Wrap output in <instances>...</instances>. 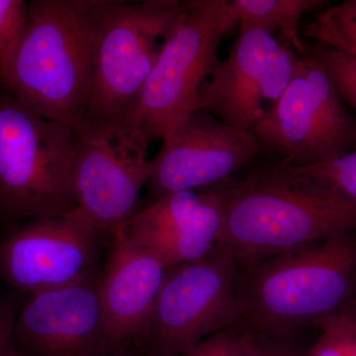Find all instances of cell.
Here are the masks:
<instances>
[{
	"instance_id": "1",
	"label": "cell",
	"mask_w": 356,
	"mask_h": 356,
	"mask_svg": "<svg viewBox=\"0 0 356 356\" xmlns=\"http://www.w3.org/2000/svg\"><path fill=\"white\" fill-rule=\"evenodd\" d=\"M212 186L224 210L218 245L238 266L356 231L355 201L280 161Z\"/></svg>"
},
{
	"instance_id": "14",
	"label": "cell",
	"mask_w": 356,
	"mask_h": 356,
	"mask_svg": "<svg viewBox=\"0 0 356 356\" xmlns=\"http://www.w3.org/2000/svg\"><path fill=\"white\" fill-rule=\"evenodd\" d=\"M168 269L131 241L123 227L114 234L99 280L108 356L139 355Z\"/></svg>"
},
{
	"instance_id": "17",
	"label": "cell",
	"mask_w": 356,
	"mask_h": 356,
	"mask_svg": "<svg viewBox=\"0 0 356 356\" xmlns=\"http://www.w3.org/2000/svg\"><path fill=\"white\" fill-rule=\"evenodd\" d=\"M301 34L315 43L356 57V0H346L318 11Z\"/></svg>"
},
{
	"instance_id": "23",
	"label": "cell",
	"mask_w": 356,
	"mask_h": 356,
	"mask_svg": "<svg viewBox=\"0 0 356 356\" xmlns=\"http://www.w3.org/2000/svg\"><path fill=\"white\" fill-rule=\"evenodd\" d=\"M254 334L252 356H305L306 350H301L298 344L295 343V337L280 339L257 332Z\"/></svg>"
},
{
	"instance_id": "9",
	"label": "cell",
	"mask_w": 356,
	"mask_h": 356,
	"mask_svg": "<svg viewBox=\"0 0 356 356\" xmlns=\"http://www.w3.org/2000/svg\"><path fill=\"white\" fill-rule=\"evenodd\" d=\"M184 11L185 2L177 0H108L83 118L135 116L147 77Z\"/></svg>"
},
{
	"instance_id": "2",
	"label": "cell",
	"mask_w": 356,
	"mask_h": 356,
	"mask_svg": "<svg viewBox=\"0 0 356 356\" xmlns=\"http://www.w3.org/2000/svg\"><path fill=\"white\" fill-rule=\"evenodd\" d=\"M238 324L292 339L356 302V231L238 266Z\"/></svg>"
},
{
	"instance_id": "12",
	"label": "cell",
	"mask_w": 356,
	"mask_h": 356,
	"mask_svg": "<svg viewBox=\"0 0 356 356\" xmlns=\"http://www.w3.org/2000/svg\"><path fill=\"white\" fill-rule=\"evenodd\" d=\"M298 56L270 33L241 31L228 57L218 63L204 84L198 109L232 127L254 133L266 113L264 103L277 102L294 74Z\"/></svg>"
},
{
	"instance_id": "16",
	"label": "cell",
	"mask_w": 356,
	"mask_h": 356,
	"mask_svg": "<svg viewBox=\"0 0 356 356\" xmlns=\"http://www.w3.org/2000/svg\"><path fill=\"white\" fill-rule=\"evenodd\" d=\"M232 9L241 31L259 29L280 33L283 44L295 53L306 54L301 39L300 20L306 14L320 11L329 3L324 0H233Z\"/></svg>"
},
{
	"instance_id": "7",
	"label": "cell",
	"mask_w": 356,
	"mask_h": 356,
	"mask_svg": "<svg viewBox=\"0 0 356 356\" xmlns=\"http://www.w3.org/2000/svg\"><path fill=\"white\" fill-rule=\"evenodd\" d=\"M252 134L261 153L297 168L327 163L356 149L355 119L325 70L307 53Z\"/></svg>"
},
{
	"instance_id": "26",
	"label": "cell",
	"mask_w": 356,
	"mask_h": 356,
	"mask_svg": "<svg viewBox=\"0 0 356 356\" xmlns=\"http://www.w3.org/2000/svg\"><path fill=\"white\" fill-rule=\"evenodd\" d=\"M1 229H2L1 227H0V231H1Z\"/></svg>"
},
{
	"instance_id": "19",
	"label": "cell",
	"mask_w": 356,
	"mask_h": 356,
	"mask_svg": "<svg viewBox=\"0 0 356 356\" xmlns=\"http://www.w3.org/2000/svg\"><path fill=\"white\" fill-rule=\"evenodd\" d=\"M321 334L305 356H356V302L322 321Z\"/></svg>"
},
{
	"instance_id": "21",
	"label": "cell",
	"mask_w": 356,
	"mask_h": 356,
	"mask_svg": "<svg viewBox=\"0 0 356 356\" xmlns=\"http://www.w3.org/2000/svg\"><path fill=\"white\" fill-rule=\"evenodd\" d=\"M292 168L356 202V149L321 165Z\"/></svg>"
},
{
	"instance_id": "8",
	"label": "cell",
	"mask_w": 356,
	"mask_h": 356,
	"mask_svg": "<svg viewBox=\"0 0 356 356\" xmlns=\"http://www.w3.org/2000/svg\"><path fill=\"white\" fill-rule=\"evenodd\" d=\"M238 264L218 245L199 261L170 267L140 341V356H179L238 324Z\"/></svg>"
},
{
	"instance_id": "4",
	"label": "cell",
	"mask_w": 356,
	"mask_h": 356,
	"mask_svg": "<svg viewBox=\"0 0 356 356\" xmlns=\"http://www.w3.org/2000/svg\"><path fill=\"white\" fill-rule=\"evenodd\" d=\"M74 125L50 120L0 89V227L76 209Z\"/></svg>"
},
{
	"instance_id": "13",
	"label": "cell",
	"mask_w": 356,
	"mask_h": 356,
	"mask_svg": "<svg viewBox=\"0 0 356 356\" xmlns=\"http://www.w3.org/2000/svg\"><path fill=\"white\" fill-rule=\"evenodd\" d=\"M95 280L23 297L11 343L19 356H108Z\"/></svg>"
},
{
	"instance_id": "22",
	"label": "cell",
	"mask_w": 356,
	"mask_h": 356,
	"mask_svg": "<svg viewBox=\"0 0 356 356\" xmlns=\"http://www.w3.org/2000/svg\"><path fill=\"white\" fill-rule=\"evenodd\" d=\"M23 297L0 285V356L11 341L14 322Z\"/></svg>"
},
{
	"instance_id": "10",
	"label": "cell",
	"mask_w": 356,
	"mask_h": 356,
	"mask_svg": "<svg viewBox=\"0 0 356 356\" xmlns=\"http://www.w3.org/2000/svg\"><path fill=\"white\" fill-rule=\"evenodd\" d=\"M110 243L79 209L0 231V285L21 297L102 275Z\"/></svg>"
},
{
	"instance_id": "27",
	"label": "cell",
	"mask_w": 356,
	"mask_h": 356,
	"mask_svg": "<svg viewBox=\"0 0 356 356\" xmlns=\"http://www.w3.org/2000/svg\"><path fill=\"white\" fill-rule=\"evenodd\" d=\"M135 356H140V355H135Z\"/></svg>"
},
{
	"instance_id": "25",
	"label": "cell",
	"mask_w": 356,
	"mask_h": 356,
	"mask_svg": "<svg viewBox=\"0 0 356 356\" xmlns=\"http://www.w3.org/2000/svg\"><path fill=\"white\" fill-rule=\"evenodd\" d=\"M1 356H19L18 353H16V350H14L13 343H8V346H6V350H4L3 353H2Z\"/></svg>"
},
{
	"instance_id": "11",
	"label": "cell",
	"mask_w": 356,
	"mask_h": 356,
	"mask_svg": "<svg viewBox=\"0 0 356 356\" xmlns=\"http://www.w3.org/2000/svg\"><path fill=\"white\" fill-rule=\"evenodd\" d=\"M261 153L254 134L203 110L191 112L168 129L151 161L147 205L175 192L219 184Z\"/></svg>"
},
{
	"instance_id": "24",
	"label": "cell",
	"mask_w": 356,
	"mask_h": 356,
	"mask_svg": "<svg viewBox=\"0 0 356 356\" xmlns=\"http://www.w3.org/2000/svg\"><path fill=\"white\" fill-rule=\"evenodd\" d=\"M222 332V331H221ZM221 332L213 334L204 339L197 346L191 350L182 353L179 356H218L219 355L220 341H221Z\"/></svg>"
},
{
	"instance_id": "15",
	"label": "cell",
	"mask_w": 356,
	"mask_h": 356,
	"mask_svg": "<svg viewBox=\"0 0 356 356\" xmlns=\"http://www.w3.org/2000/svg\"><path fill=\"white\" fill-rule=\"evenodd\" d=\"M224 210L214 186L168 194L123 226L131 241L166 268L203 259L219 245Z\"/></svg>"
},
{
	"instance_id": "20",
	"label": "cell",
	"mask_w": 356,
	"mask_h": 356,
	"mask_svg": "<svg viewBox=\"0 0 356 356\" xmlns=\"http://www.w3.org/2000/svg\"><path fill=\"white\" fill-rule=\"evenodd\" d=\"M306 53L325 70L341 99L356 111V57L318 43L306 47Z\"/></svg>"
},
{
	"instance_id": "5",
	"label": "cell",
	"mask_w": 356,
	"mask_h": 356,
	"mask_svg": "<svg viewBox=\"0 0 356 356\" xmlns=\"http://www.w3.org/2000/svg\"><path fill=\"white\" fill-rule=\"evenodd\" d=\"M76 209L111 242L140 209L151 161L135 116L84 117L74 124Z\"/></svg>"
},
{
	"instance_id": "18",
	"label": "cell",
	"mask_w": 356,
	"mask_h": 356,
	"mask_svg": "<svg viewBox=\"0 0 356 356\" xmlns=\"http://www.w3.org/2000/svg\"><path fill=\"white\" fill-rule=\"evenodd\" d=\"M28 2L0 0V89L8 92L14 60L27 26Z\"/></svg>"
},
{
	"instance_id": "6",
	"label": "cell",
	"mask_w": 356,
	"mask_h": 356,
	"mask_svg": "<svg viewBox=\"0 0 356 356\" xmlns=\"http://www.w3.org/2000/svg\"><path fill=\"white\" fill-rule=\"evenodd\" d=\"M238 21L229 0L185 2L147 77L135 119L149 143L163 140L175 122L198 109L204 84L216 67L222 37Z\"/></svg>"
},
{
	"instance_id": "3",
	"label": "cell",
	"mask_w": 356,
	"mask_h": 356,
	"mask_svg": "<svg viewBox=\"0 0 356 356\" xmlns=\"http://www.w3.org/2000/svg\"><path fill=\"white\" fill-rule=\"evenodd\" d=\"M108 0H31L8 93L50 120L86 114Z\"/></svg>"
}]
</instances>
